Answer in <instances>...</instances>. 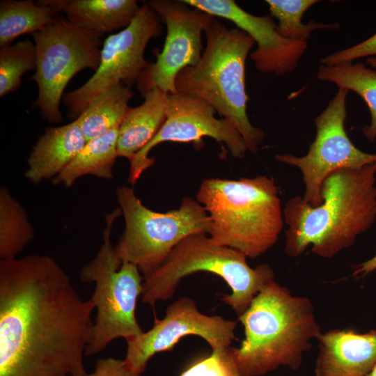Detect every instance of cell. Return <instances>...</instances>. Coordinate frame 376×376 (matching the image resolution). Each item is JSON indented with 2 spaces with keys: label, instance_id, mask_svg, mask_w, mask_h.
<instances>
[{
  "label": "cell",
  "instance_id": "cell-1",
  "mask_svg": "<svg viewBox=\"0 0 376 376\" xmlns=\"http://www.w3.org/2000/svg\"><path fill=\"white\" fill-rule=\"evenodd\" d=\"M95 305L46 255L0 261V376H84Z\"/></svg>",
  "mask_w": 376,
  "mask_h": 376
},
{
  "label": "cell",
  "instance_id": "cell-2",
  "mask_svg": "<svg viewBox=\"0 0 376 376\" xmlns=\"http://www.w3.org/2000/svg\"><path fill=\"white\" fill-rule=\"evenodd\" d=\"M322 202L312 206L301 196L283 210L285 252L292 258L311 251L330 258L352 246L376 221V162L329 174L321 186Z\"/></svg>",
  "mask_w": 376,
  "mask_h": 376
},
{
  "label": "cell",
  "instance_id": "cell-3",
  "mask_svg": "<svg viewBox=\"0 0 376 376\" xmlns=\"http://www.w3.org/2000/svg\"><path fill=\"white\" fill-rule=\"evenodd\" d=\"M244 338L233 347L240 376H263L279 367L298 369L311 340L322 334L311 301L269 281L238 316Z\"/></svg>",
  "mask_w": 376,
  "mask_h": 376
},
{
  "label": "cell",
  "instance_id": "cell-4",
  "mask_svg": "<svg viewBox=\"0 0 376 376\" xmlns=\"http://www.w3.org/2000/svg\"><path fill=\"white\" fill-rule=\"evenodd\" d=\"M209 216V237L256 258L277 242L285 224L277 186L266 175L209 178L196 194Z\"/></svg>",
  "mask_w": 376,
  "mask_h": 376
},
{
  "label": "cell",
  "instance_id": "cell-5",
  "mask_svg": "<svg viewBox=\"0 0 376 376\" xmlns=\"http://www.w3.org/2000/svg\"><path fill=\"white\" fill-rule=\"evenodd\" d=\"M206 45L199 62L182 70L175 79L177 93L201 98L242 135L247 150L256 153L265 132L253 126L246 109L245 65L255 44L244 31L227 28L215 17L204 31Z\"/></svg>",
  "mask_w": 376,
  "mask_h": 376
},
{
  "label": "cell",
  "instance_id": "cell-6",
  "mask_svg": "<svg viewBox=\"0 0 376 376\" xmlns=\"http://www.w3.org/2000/svg\"><path fill=\"white\" fill-rule=\"evenodd\" d=\"M246 258L237 250L217 243L206 233L190 235L176 245L162 265L143 277L141 301L154 307L157 301L172 298L185 276L207 272L228 285L231 293L223 295L221 300L239 316L274 279L269 265L262 264L253 268Z\"/></svg>",
  "mask_w": 376,
  "mask_h": 376
},
{
  "label": "cell",
  "instance_id": "cell-7",
  "mask_svg": "<svg viewBox=\"0 0 376 376\" xmlns=\"http://www.w3.org/2000/svg\"><path fill=\"white\" fill-rule=\"evenodd\" d=\"M121 214L118 207L106 215L102 245L95 258L79 272L81 281L95 285L91 299L97 315L86 349L88 357L101 352L116 338L127 340L143 332L135 315L143 290V276L134 264L121 263L111 242L112 227Z\"/></svg>",
  "mask_w": 376,
  "mask_h": 376
},
{
  "label": "cell",
  "instance_id": "cell-8",
  "mask_svg": "<svg viewBox=\"0 0 376 376\" xmlns=\"http://www.w3.org/2000/svg\"><path fill=\"white\" fill-rule=\"evenodd\" d=\"M116 198L125 230L115 251L121 263L134 264L143 277L157 269L183 239L208 233L210 220L203 206L187 196L178 209L158 212L146 207L132 187L120 186Z\"/></svg>",
  "mask_w": 376,
  "mask_h": 376
},
{
  "label": "cell",
  "instance_id": "cell-9",
  "mask_svg": "<svg viewBox=\"0 0 376 376\" xmlns=\"http://www.w3.org/2000/svg\"><path fill=\"white\" fill-rule=\"evenodd\" d=\"M32 36L36 68L31 79L38 88L34 105L48 122L60 123L59 105L67 84L86 68L97 70L104 36L80 29L59 15Z\"/></svg>",
  "mask_w": 376,
  "mask_h": 376
},
{
  "label": "cell",
  "instance_id": "cell-10",
  "mask_svg": "<svg viewBox=\"0 0 376 376\" xmlns=\"http://www.w3.org/2000/svg\"><path fill=\"white\" fill-rule=\"evenodd\" d=\"M161 19L147 1L130 24L109 36L103 42L100 63L94 75L81 86L67 93L63 102L77 118L99 94L117 84L137 83L150 62L144 58L149 41L162 33Z\"/></svg>",
  "mask_w": 376,
  "mask_h": 376
},
{
  "label": "cell",
  "instance_id": "cell-11",
  "mask_svg": "<svg viewBox=\"0 0 376 376\" xmlns=\"http://www.w3.org/2000/svg\"><path fill=\"white\" fill-rule=\"evenodd\" d=\"M349 91L338 88L326 108L314 119L316 134L308 152L301 157L276 154L275 159L297 168L304 184V201L312 206L321 203V186L331 173L357 169L376 162V153L356 147L345 129L346 100Z\"/></svg>",
  "mask_w": 376,
  "mask_h": 376
},
{
  "label": "cell",
  "instance_id": "cell-12",
  "mask_svg": "<svg viewBox=\"0 0 376 376\" xmlns=\"http://www.w3.org/2000/svg\"><path fill=\"white\" fill-rule=\"evenodd\" d=\"M147 2L166 24V36L162 50L156 54V61L142 74L137 88L142 96L154 88L176 93V77L184 68L199 62L203 51L202 33L214 17L182 0Z\"/></svg>",
  "mask_w": 376,
  "mask_h": 376
},
{
  "label": "cell",
  "instance_id": "cell-13",
  "mask_svg": "<svg viewBox=\"0 0 376 376\" xmlns=\"http://www.w3.org/2000/svg\"><path fill=\"white\" fill-rule=\"evenodd\" d=\"M236 322L219 315H207L198 309L194 299L183 297L173 302L162 319L155 318L146 332L130 338L124 359L127 367L141 375L155 354L171 351L184 336L195 335L204 339L212 351L230 347L235 338Z\"/></svg>",
  "mask_w": 376,
  "mask_h": 376
},
{
  "label": "cell",
  "instance_id": "cell-14",
  "mask_svg": "<svg viewBox=\"0 0 376 376\" xmlns=\"http://www.w3.org/2000/svg\"><path fill=\"white\" fill-rule=\"evenodd\" d=\"M215 109L205 101L184 93L168 94L166 120L153 139L130 161L128 181L134 185L142 173L155 164L150 150L163 142L199 143L203 137L224 143L232 156L242 158L247 148L235 126L214 116Z\"/></svg>",
  "mask_w": 376,
  "mask_h": 376
},
{
  "label": "cell",
  "instance_id": "cell-15",
  "mask_svg": "<svg viewBox=\"0 0 376 376\" xmlns=\"http://www.w3.org/2000/svg\"><path fill=\"white\" fill-rule=\"evenodd\" d=\"M187 5L214 17L233 22L249 34L257 44L250 58L256 68L265 74L283 76L293 72L308 48V41L282 37L269 15H252L233 0H182Z\"/></svg>",
  "mask_w": 376,
  "mask_h": 376
},
{
  "label": "cell",
  "instance_id": "cell-16",
  "mask_svg": "<svg viewBox=\"0 0 376 376\" xmlns=\"http://www.w3.org/2000/svg\"><path fill=\"white\" fill-rule=\"evenodd\" d=\"M318 340L315 376H366L376 364V329H332Z\"/></svg>",
  "mask_w": 376,
  "mask_h": 376
},
{
  "label": "cell",
  "instance_id": "cell-17",
  "mask_svg": "<svg viewBox=\"0 0 376 376\" xmlns=\"http://www.w3.org/2000/svg\"><path fill=\"white\" fill-rule=\"evenodd\" d=\"M86 143L77 119L62 126L47 128L27 159L25 178L33 184L54 178Z\"/></svg>",
  "mask_w": 376,
  "mask_h": 376
},
{
  "label": "cell",
  "instance_id": "cell-18",
  "mask_svg": "<svg viewBox=\"0 0 376 376\" xmlns=\"http://www.w3.org/2000/svg\"><path fill=\"white\" fill-rule=\"evenodd\" d=\"M73 25L104 35L128 26L141 9L135 0H41Z\"/></svg>",
  "mask_w": 376,
  "mask_h": 376
},
{
  "label": "cell",
  "instance_id": "cell-19",
  "mask_svg": "<svg viewBox=\"0 0 376 376\" xmlns=\"http://www.w3.org/2000/svg\"><path fill=\"white\" fill-rule=\"evenodd\" d=\"M167 95L154 88L143 96L141 104L128 108L118 129V157L131 161L156 135L166 120Z\"/></svg>",
  "mask_w": 376,
  "mask_h": 376
},
{
  "label": "cell",
  "instance_id": "cell-20",
  "mask_svg": "<svg viewBox=\"0 0 376 376\" xmlns=\"http://www.w3.org/2000/svg\"><path fill=\"white\" fill-rule=\"evenodd\" d=\"M119 127L86 143L71 162L53 179V184L71 187L86 175L100 178H113L112 168L118 157L117 151Z\"/></svg>",
  "mask_w": 376,
  "mask_h": 376
},
{
  "label": "cell",
  "instance_id": "cell-21",
  "mask_svg": "<svg viewBox=\"0 0 376 376\" xmlns=\"http://www.w3.org/2000/svg\"><path fill=\"white\" fill-rule=\"evenodd\" d=\"M133 97L130 87L117 84L97 95L76 118L87 141L120 127Z\"/></svg>",
  "mask_w": 376,
  "mask_h": 376
},
{
  "label": "cell",
  "instance_id": "cell-22",
  "mask_svg": "<svg viewBox=\"0 0 376 376\" xmlns=\"http://www.w3.org/2000/svg\"><path fill=\"white\" fill-rule=\"evenodd\" d=\"M317 78L335 84L338 88L352 91L359 95L368 105L371 116L369 125L362 128L366 138L371 143L376 140V70L362 63L343 62L334 65H320Z\"/></svg>",
  "mask_w": 376,
  "mask_h": 376
},
{
  "label": "cell",
  "instance_id": "cell-23",
  "mask_svg": "<svg viewBox=\"0 0 376 376\" xmlns=\"http://www.w3.org/2000/svg\"><path fill=\"white\" fill-rule=\"evenodd\" d=\"M51 6L32 0L0 2V47L11 45L19 36L32 35L44 29L57 16Z\"/></svg>",
  "mask_w": 376,
  "mask_h": 376
},
{
  "label": "cell",
  "instance_id": "cell-24",
  "mask_svg": "<svg viewBox=\"0 0 376 376\" xmlns=\"http://www.w3.org/2000/svg\"><path fill=\"white\" fill-rule=\"evenodd\" d=\"M34 237V229L22 205L4 187L0 189V256L17 258Z\"/></svg>",
  "mask_w": 376,
  "mask_h": 376
},
{
  "label": "cell",
  "instance_id": "cell-25",
  "mask_svg": "<svg viewBox=\"0 0 376 376\" xmlns=\"http://www.w3.org/2000/svg\"><path fill=\"white\" fill-rule=\"evenodd\" d=\"M319 1L316 0H266L270 15L278 20L276 30L283 38L308 41L311 33L318 29H337L338 23L302 22L304 13Z\"/></svg>",
  "mask_w": 376,
  "mask_h": 376
},
{
  "label": "cell",
  "instance_id": "cell-26",
  "mask_svg": "<svg viewBox=\"0 0 376 376\" xmlns=\"http://www.w3.org/2000/svg\"><path fill=\"white\" fill-rule=\"evenodd\" d=\"M36 68V46L30 40L1 47L0 97L15 91L21 85L22 76Z\"/></svg>",
  "mask_w": 376,
  "mask_h": 376
},
{
  "label": "cell",
  "instance_id": "cell-27",
  "mask_svg": "<svg viewBox=\"0 0 376 376\" xmlns=\"http://www.w3.org/2000/svg\"><path fill=\"white\" fill-rule=\"evenodd\" d=\"M179 376H240L233 347L212 351L191 363Z\"/></svg>",
  "mask_w": 376,
  "mask_h": 376
},
{
  "label": "cell",
  "instance_id": "cell-28",
  "mask_svg": "<svg viewBox=\"0 0 376 376\" xmlns=\"http://www.w3.org/2000/svg\"><path fill=\"white\" fill-rule=\"evenodd\" d=\"M376 56V33L352 47L343 49L320 59V64L334 65L343 62H353L363 57Z\"/></svg>",
  "mask_w": 376,
  "mask_h": 376
},
{
  "label": "cell",
  "instance_id": "cell-29",
  "mask_svg": "<svg viewBox=\"0 0 376 376\" xmlns=\"http://www.w3.org/2000/svg\"><path fill=\"white\" fill-rule=\"evenodd\" d=\"M84 376H140L132 372L125 361L113 357L100 359L95 363L94 370Z\"/></svg>",
  "mask_w": 376,
  "mask_h": 376
},
{
  "label": "cell",
  "instance_id": "cell-30",
  "mask_svg": "<svg viewBox=\"0 0 376 376\" xmlns=\"http://www.w3.org/2000/svg\"><path fill=\"white\" fill-rule=\"evenodd\" d=\"M352 276L362 277L376 270V253L371 258L352 267Z\"/></svg>",
  "mask_w": 376,
  "mask_h": 376
},
{
  "label": "cell",
  "instance_id": "cell-31",
  "mask_svg": "<svg viewBox=\"0 0 376 376\" xmlns=\"http://www.w3.org/2000/svg\"><path fill=\"white\" fill-rule=\"evenodd\" d=\"M367 64L370 65L373 69L376 70V56L367 58L366 60Z\"/></svg>",
  "mask_w": 376,
  "mask_h": 376
},
{
  "label": "cell",
  "instance_id": "cell-32",
  "mask_svg": "<svg viewBox=\"0 0 376 376\" xmlns=\"http://www.w3.org/2000/svg\"><path fill=\"white\" fill-rule=\"evenodd\" d=\"M366 376H376V364Z\"/></svg>",
  "mask_w": 376,
  "mask_h": 376
}]
</instances>
